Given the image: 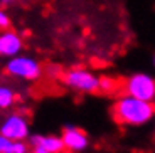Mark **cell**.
<instances>
[{
    "mask_svg": "<svg viewBox=\"0 0 155 153\" xmlns=\"http://www.w3.org/2000/svg\"><path fill=\"white\" fill-rule=\"evenodd\" d=\"M111 115L118 125L123 126H143L155 119V103L121 94L111 104Z\"/></svg>",
    "mask_w": 155,
    "mask_h": 153,
    "instance_id": "6da1fadb",
    "label": "cell"
},
{
    "mask_svg": "<svg viewBox=\"0 0 155 153\" xmlns=\"http://www.w3.org/2000/svg\"><path fill=\"white\" fill-rule=\"evenodd\" d=\"M113 88V81L108 77H101V91H110Z\"/></svg>",
    "mask_w": 155,
    "mask_h": 153,
    "instance_id": "7c38bea8",
    "label": "cell"
},
{
    "mask_svg": "<svg viewBox=\"0 0 155 153\" xmlns=\"http://www.w3.org/2000/svg\"><path fill=\"white\" fill-rule=\"evenodd\" d=\"M17 0H0V5H12V4H15Z\"/></svg>",
    "mask_w": 155,
    "mask_h": 153,
    "instance_id": "5bb4252c",
    "label": "cell"
},
{
    "mask_svg": "<svg viewBox=\"0 0 155 153\" xmlns=\"http://www.w3.org/2000/svg\"><path fill=\"white\" fill-rule=\"evenodd\" d=\"M5 73L10 77H14V79L34 83V81L42 77L44 67L39 59L20 52L5 61Z\"/></svg>",
    "mask_w": 155,
    "mask_h": 153,
    "instance_id": "3957f363",
    "label": "cell"
},
{
    "mask_svg": "<svg viewBox=\"0 0 155 153\" xmlns=\"http://www.w3.org/2000/svg\"><path fill=\"white\" fill-rule=\"evenodd\" d=\"M31 153H52L46 148H41V146H31Z\"/></svg>",
    "mask_w": 155,
    "mask_h": 153,
    "instance_id": "4fadbf2b",
    "label": "cell"
},
{
    "mask_svg": "<svg viewBox=\"0 0 155 153\" xmlns=\"http://www.w3.org/2000/svg\"><path fill=\"white\" fill-rule=\"evenodd\" d=\"M10 24H12L10 14L4 8V5H0V31H4V29H10Z\"/></svg>",
    "mask_w": 155,
    "mask_h": 153,
    "instance_id": "8fae6325",
    "label": "cell"
},
{
    "mask_svg": "<svg viewBox=\"0 0 155 153\" xmlns=\"http://www.w3.org/2000/svg\"><path fill=\"white\" fill-rule=\"evenodd\" d=\"M61 83L68 89L81 94H93L101 91V77L96 73L84 67H71L62 71L59 76Z\"/></svg>",
    "mask_w": 155,
    "mask_h": 153,
    "instance_id": "7a4b0ae2",
    "label": "cell"
},
{
    "mask_svg": "<svg viewBox=\"0 0 155 153\" xmlns=\"http://www.w3.org/2000/svg\"><path fill=\"white\" fill-rule=\"evenodd\" d=\"M0 153H31V145L25 142H14L0 133Z\"/></svg>",
    "mask_w": 155,
    "mask_h": 153,
    "instance_id": "9c48e42d",
    "label": "cell"
},
{
    "mask_svg": "<svg viewBox=\"0 0 155 153\" xmlns=\"http://www.w3.org/2000/svg\"><path fill=\"white\" fill-rule=\"evenodd\" d=\"M152 64H153V67H155V54H153V57H152Z\"/></svg>",
    "mask_w": 155,
    "mask_h": 153,
    "instance_id": "9a60e30c",
    "label": "cell"
},
{
    "mask_svg": "<svg viewBox=\"0 0 155 153\" xmlns=\"http://www.w3.org/2000/svg\"><path fill=\"white\" fill-rule=\"evenodd\" d=\"M125 94L155 103V76L150 73H133L123 83Z\"/></svg>",
    "mask_w": 155,
    "mask_h": 153,
    "instance_id": "277c9868",
    "label": "cell"
},
{
    "mask_svg": "<svg viewBox=\"0 0 155 153\" xmlns=\"http://www.w3.org/2000/svg\"><path fill=\"white\" fill-rule=\"evenodd\" d=\"M62 142L66 146V151L69 153H83L84 150L89 148V136L78 126L68 125L62 130Z\"/></svg>",
    "mask_w": 155,
    "mask_h": 153,
    "instance_id": "8992f818",
    "label": "cell"
},
{
    "mask_svg": "<svg viewBox=\"0 0 155 153\" xmlns=\"http://www.w3.org/2000/svg\"><path fill=\"white\" fill-rule=\"evenodd\" d=\"M27 143L31 146L46 148L52 153H64L66 151L64 142H62V138L58 136V135H31Z\"/></svg>",
    "mask_w": 155,
    "mask_h": 153,
    "instance_id": "ba28073f",
    "label": "cell"
},
{
    "mask_svg": "<svg viewBox=\"0 0 155 153\" xmlns=\"http://www.w3.org/2000/svg\"><path fill=\"white\" fill-rule=\"evenodd\" d=\"M24 49V37L14 29L0 31V57L10 59Z\"/></svg>",
    "mask_w": 155,
    "mask_h": 153,
    "instance_id": "52a82bcc",
    "label": "cell"
},
{
    "mask_svg": "<svg viewBox=\"0 0 155 153\" xmlns=\"http://www.w3.org/2000/svg\"><path fill=\"white\" fill-rule=\"evenodd\" d=\"M17 103L15 89L8 84H0V111L12 109Z\"/></svg>",
    "mask_w": 155,
    "mask_h": 153,
    "instance_id": "30bf717a",
    "label": "cell"
},
{
    "mask_svg": "<svg viewBox=\"0 0 155 153\" xmlns=\"http://www.w3.org/2000/svg\"><path fill=\"white\" fill-rule=\"evenodd\" d=\"M0 133L14 142H25L31 136V125L25 115L12 111L0 121Z\"/></svg>",
    "mask_w": 155,
    "mask_h": 153,
    "instance_id": "5b68a950",
    "label": "cell"
}]
</instances>
